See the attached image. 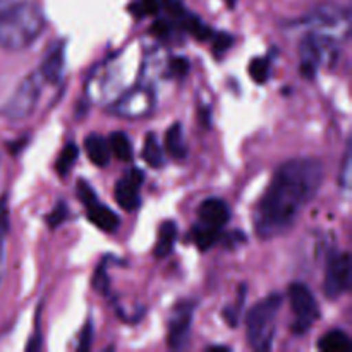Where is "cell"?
Returning a JSON list of instances; mask_svg holds the SVG:
<instances>
[{
    "label": "cell",
    "instance_id": "obj_30",
    "mask_svg": "<svg viewBox=\"0 0 352 352\" xmlns=\"http://www.w3.org/2000/svg\"><path fill=\"white\" fill-rule=\"evenodd\" d=\"M230 45H232V36L230 34H220V36H217L215 52H226Z\"/></svg>",
    "mask_w": 352,
    "mask_h": 352
},
{
    "label": "cell",
    "instance_id": "obj_17",
    "mask_svg": "<svg viewBox=\"0 0 352 352\" xmlns=\"http://www.w3.org/2000/svg\"><path fill=\"white\" fill-rule=\"evenodd\" d=\"M165 148H167L168 155L177 160H184L188 157V144L184 141L181 124H174L168 127L167 136H165Z\"/></svg>",
    "mask_w": 352,
    "mask_h": 352
},
{
    "label": "cell",
    "instance_id": "obj_11",
    "mask_svg": "<svg viewBox=\"0 0 352 352\" xmlns=\"http://www.w3.org/2000/svg\"><path fill=\"white\" fill-rule=\"evenodd\" d=\"M144 181V174L140 168H131L116 186V199L126 212H133L140 206V188Z\"/></svg>",
    "mask_w": 352,
    "mask_h": 352
},
{
    "label": "cell",
    "instance_id": "obj_32",
    "mask_svg": "<svg viewBox=\"0 0 352 352\" xmlns=\"http://www.w3.org/2000/svg\"><path fill=\"white\" fill-rule=\"evenodd\" d=\"M21 2V0H0V12L6 9H9V7H12L14 3Z\"/></svg>",
    "mask_w": 352,
    "mask_h": 352
},
{
    "label": "cell",
    "instance_id": "obj_31",
    "mask_svg": "<svg viewBox=\"0 0 352 352\" xmlns=\"http://www.w3.org/2000/svg\"><path fill=\"white\" fill-rule=\"evenodd\" d=\"M349 164H351V160H349V153H347L346 160H344V174H342L344 188H347V186H349Z\"/></svg>",
    "mask_w": 352,
    "mask_h": 352
},
{
    "label": "cell",
    "instance_id": "obj_21",
    "mask_svg": "<svg viewBox=\"0 0 352 352\" xmlns=\"http://www.w3.org/2000/svg\"><path fill=\"white\" fill-rule=\"evenodd\" d=\"M109 146L110 151H112L119 160L129 162L131 158H133V146H131V141L129 138H127V134L122 133V131H117V133H113L112 136H110Z\"/></svg>",
    "mask_w": 352,
    "mask_h": 352
},
{
    "label": "cell",
    "instance_id": "obj_29",
    "mask_svg": "<svg viewBox=\"0 0 352 352\" xmlns=\"http://www.w3.org/2000/svg\"><path fill=\"white\" fill-rule=\"evenodd\" d=\"M9 229V219H7V206L3 199H0V237L3 239V236L7 234Z\"/></svg>",
    "mask_w": 352,
    "mask_h": 352
},
{
    "label": "cell",
    "instance_id": "obj_16",
    "mask_svg": "<svg viewBox=\"0 0 352 352\" xmlns=\"http://www.w3.org/2000/svg\"><path fill=\"white\" fill-rule=\"evenodd\" d=\"M175 239H177V226L174 222H164L160 226V232H158L157 246H155V256L157 258H167L172 253L175 246Z\"/></svg>",
    "mask_w": 352,
    "mask_h": 352
},
{
    "label": "cell",
    "instance_id": "obj_15",
    "mask_svg": "<svg viewBox=\"0 0 352 352\" xmlns=\"http://www.w3.org/2000/svg\"><path fill=\"white\" fill-rule=\"evenodd\" d=\"M85 150L89 160H91L95 165H98V167H105V165H109L112 151H110L109 141H107L103 136H100V134H91V136L86 138Z\"/></svg>",
    "mask_w": 352,
    "mask_h": 352
},
{
    "label": "cell",
    "instance_id": "obj_19",
    "mask_svg": "<svg viewBox=\"0 0 352 352\" xmlns=\"http://www.w3.org/2000/svg\"><path fill=\"white\" fill-rule=\"evenodd\" d=\"M143 158L146 160V164L153 168L164 167V150H162L160 143H158L157 136L153 133H150L144 140V148H143Z\"/></svg>",
    "mask_w": 352,
    "mask_h": 352
},
{
    "label": "cell",
    "instance_id": "obj_7",
    "mask_svg": "<svg viewBox=\"0 0 352 352\" xmlns=\"http://www.w3.org/2000/svg\"><path fill=\"white\" fill-rule=\"evenodd\" d=\"M289 301H291V309L296 318L292 323V330L298 336L306 333L320 316V308L315 296L305 284H292L289 287Z\"/></svg>",
    "mask_w": 352,
    "mask_h": 352
},
{
    "label": "cell",
    "instance_id": "obj_25",
    "mask_svg": "<svg viewBox=\"0 0 352 352\" xmlns=\"http://www.w3.org/2000/svg\"><path fill=\"white\" fill-rule=\"evenodd\" d=\"M136 16H148V14H155L158 10V0H141V2L134 3L131 7Z\"/></svg>",
    "mask_w": 352,
    "mask_h": 352
},
{
    "label": "cell",
    "instance_id": "obj_10",
    "mask_svg": "<svg viewBox=\"0 0 352 352\" xmlns=\"http://www.w3.org/2000/svg\"><path fill=\"white\" fill-rule=\"evenodd\" d=\"M192 311L195 305L192 302H181L174 308L168 322V344L174 349H182L189 342V332H191Z\"/></svg>",
    "mask_w": 352,
    "mask_h": 352
},
{
    "label": "cell",
    "instance_id": "obj_2",
    "mask_svg": "<svg viewBox=\"0 0 352 352\" xmlns=\"http://www.w3.org/2000/svg\"><path fill=\"white\" fill-rule=\"evenodd\" d=\"M45 17L33 2H17L0 12V47L6 50H24L41 34Z\"/></svg>",
    "mask_w": 352,
    "mask_h": 352
},
{
    "label": "cell",
    "instance_id": "obj_22",
    "mask_svg": "<svg viewBox=\"0 0 352 352\" xmlns=\"http://www.w3.org/2000/svg\"><path fill=\"white\" fill-rule=\"evenodd\" d=\"M78 155H79L78 146H76L74 143H69L67 146L62 150V153L58 155V158H57V164H55V168H57L58 175H62V177H64V175L69 174V170L72 168V165H74L76 160H78Z\"/></svg>",
    "mask_w": 352,
    "mask_h": 352
},
{
    "label": "cell",
    "instance_id": "obj_27",
    "mask_svg": "<svg viewBox=\"0 0 352 352\" xmlns=\"http://www.w3.org/2000/svg\"><path fill=\"white\" fill-rule=\"evenodd\" d=\"M93 323L88 322L86 323L85 330L81 333V340H79V351H88L91 347V337H93Z\"/></svg>",
    "mask_w": 352,
    "mask_h": 352
},
{
    "label": "cell",
    "instance_id": "obj_5",
    "mask_svg": "<svg viewBox=\"0 0 352 352\" xmlns=\"http://www.w3.org/2000/svg\"><path fill=\"white\" fill-rule=\"evenodd\" d=\"M301 26H306L311 33L340 41L346 40L349 34L351 16L344 7L336 3H322L301 21Z\"/></svg>",
    "mask_w": 352,
    "mask_h": 352
},
{
    "label": "cell",
    "instance_id": "obj_14",
    "mask_svg": "<svg viewBox=\"0 0 352 352\" xmlns=\"http://www.w3.org/2000/svg\"><path fill=\"white\" fill-rule=\"evenodd\" d=\"M86 213H88L89 222L95 223L98 229L105 230V232H113L117 227L120 226V220L109 206L102 205L98 199L91 201L89 205H86Z\"/></svg>",
    "mask_w": 352,
    "mask_h": 352
},
{
    "label": "cell",
    "instance_id": "obj_20",
    "mask_svg": "<svg viewBox=\"0 0 352 352\" xmlns=\"http://www.w3.org/2000/svg\"><path fill=\"white\" fill-rule=\"evenodd\" d=\"M220 237V230L213 229V227L203 226V223H196L195 229H192V239H195L196 246L199 248L201 251L210 250L212 246H215L219 243Z\"/></svg>",
    "mask_w": 352,
    "mask_h": 352
},
{
    "label": "cell",
    "instance_id": "obj_33",
    "mask_svg": "<svg viewBox=\"0 0 352 352\" xmlns=\"http://www.w3.org/2000/svg\"><path fill=\"white\" fill-rule=\"evenodd\" d=\"M2 237H0V278H2L3 274V243H2Z\"/></svg>",
    "mask_w": 352,
    "mask_h": 352
},
{
    "label": "cell",
    "instance_id": "obj_26",
    "mask_svg": "<svg viewBox=\"0 0 352 352\" xmlns=\"http://www.w3.org/2000/svg\"><path fill=\"white\" fill-rule=\"evenodd\" d=\"M78 196H79V199H81L82 205H85V206L89 205L91 201H95V199H98V198H96L95 189H93L91 186L88 184V182L82 181V179L78 182Z\"/></svg>",
    "mask_w": 352,
    "mask_h": 352
},
{
    "label": "cell",
    "instance_id": "obj_12",
    "mask_svg": "<svg viewBox=\"0 0 352 352\" xmlns=\"http://www.w3.org/2000/svg\"><path fill=\"white\" fill-rule=\"evenodd\" d=\"M230 210L227 203L220 198H208L199 206V223L222 230V227L229 222Z\"/></svg>",
    "mask_w": 352,
    "mask_h": 352
},
{
    "label": "cell",
    "instance_id": "obj_24",
    "mask_svg": "<svg viewBox=\"0 0 352 352\" xmlns=\"http://www.w3.org/2000/svg\"><path fill=\"white\" fill-rule=\"evenodd\" d=\"M65 219H67V205H65L64 201H60L50 213H48L47 222L52 229H55V227L60 226Z\"/></svg>",
    "mask_w": 352,
    "mask_h": 352
},
{
    "label": "cell",
    "instance_id": "obj_23",
    "mask_svg": "<svg viewBox=\"0 0 352 352\" xmlns=\"http://www.w3.org/2000/svg\"><path fill=\"white\" fill-rule=\"evenodd\" d=\"M250 74L254 82L263 85L268 79V76H270V65H268L267 58H254V60H251Z\"/></svg>",
    "mask_w": 352,
    "mask_h": 352
},
{
    "label": "cell",
    "instance_id": "obj_4",
    "mask_svg": "<svg viewBox=\"0 0 352 352\" xmlns=\"http://www.w3.org/2000/svg\"><path fill=\"white\" fill-rule=\"evenodd\" d=\"M339 54V41L308 31V34L299 43L301 72L308 79H313L320 67H330L336 64Z\"/></svg>",
    "mask_w": 352,
    "mask_h": 352
},
{
    "label": "cell",
    "instance_id": "obj_28",
    "mask_svg": "<svg viewBox=\"0 0 352 352\" xmlns=\"http://www.w3.org/2000/svg\"><path fill=\"white\" fill-rule=\"evenodd\" d=\"M170 69H172V72H174V74L184 76L186 72L189 71V62L186 60V58H182V57H175V58H172Z\"/></svg>",
    "mask_w": 352,
    "mask_h": 352
},
{
    "label": "cell",
    "instance_id": "obj_13",
    "mask_svg": "<svg viewBox=\"0 0 352 352\" xmlns=\"http://www.w3.org/2000/svg\"><path fill=\"white\" fill-rule=\"evenodd\" d=\"M64 72V43L57 41L52 45L40 67V74L45 82H58Z\"/></svg>",
    "mask_w": 352,
    "mask_h": 352
},
{
    "label": "cell",
    "instance_id": "obj_6",
    "mask_svg": "<svg viewBox=\"0 0 352 352\" xmlns=\"http://www.w3.org/2000/svg\"><path fill=\"white\" fill-rule=\"evenodd\" d=\"M43 78H41L40 71L33 72V74L28 76L17 89L14 91V95L10 96L9 102L3 107V116L10 120H21L30 117L31 113L36 109V103L40 100L41 88H43Z\"/></svg>",
    "mask_w": 352,
    "mask_h": 352
},
{
    "label": "cell",
    "instance_id": "obj_8",
    "mask_svg": "<svg viewBox=\"0 0 352 352\" xmlns=\"http://www.w3.org/2000/svg\"><path fill=\"white\" fill-rule=\"evenodd\" d=\"M155 107V95L146 86H136L124 93L117 102L113 103L112 110L120 117L127 119H140V117L151 113Z\"/></svg>",
    "mask_w": 352,
    "mask_h": 352
},
{
    "label": "cell",
    "instance_id": "obj_18",
    "mask_svg": "<svg viewBox=\"0 0 352 352\" xmlns=\"http://www.w3.org/2000/svg\"><path fill=\"white\" fill-rule=\"evenodd\" d=\"M318 349L323 352H349L351 340L349 336L342 330H330L320 339Z\"/></svg>",
    "mask_w": 352,
    "mask_h": 352
},
{
    "label": "cell",
    "instance_id": "obj_9",
    "mask_svg": "<svg viewBox=\"0 0 352 352\" xmlns=\"http://www.w3.org/2000/svg\"><path fill=\"white\" fill-rule=\"evenodd\" d=\"M351 256L347 253L336 254L327 265L323 292L329 299H337L351 287Z\"/></svg>",
    "mask_w": 352,
    "mask_h": 352
},
{
    "label": "cell",
    "instance_id": "obj_3",
    "mask_svg": "<svg viewBox=\"0 0 352 352\" xmlns=\"http://www.w3.org/2000/svg\"><path fill=\"white\" fill-rule=\"evenodd\" d=\"M282 308V296L272 294L251 308L246 318L248 342L256 351H270L274 346L277 316Z\"/></svg>",
    "mask_w": 352,
    "mask_h": 352
},
{
    "label": "cell",
    "instance_id": "obj_1",
    "mask_svg": "<svg viewBox=\"0 0 352 352\" xmlns=\"http://www.w3.org/2000/svg\"><path fill=\"white\" fill-rule=\"evenodd\" d=\"M325 167L315 158H299L282 165L254 210V229L263 239L289 232L305 206L320 191Z\"/></svg>",
    "mask_w": 352,
    "mask_h": 352
},
{
    "label": "cell",
    "instance_id": "obj_34",
    "mask_svg": "<svg viewBox=\"0 0 352 352\" xmlns=\"http://www.w3.org/2000/svg\"><path fill=\"white\" fill-rule=\"evenodd\" d=\"M227 3H229V6H234V3H236V0H226Z\"/></svg>",
    "mask_w": 352,
    "mask_h": 352
}]
</instances>
